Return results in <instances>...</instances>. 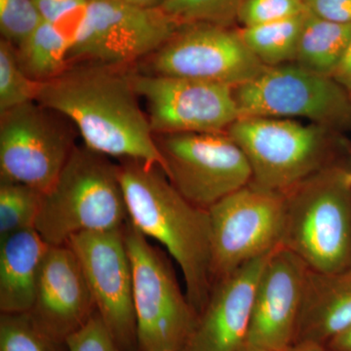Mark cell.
Masks as SVG:
<instances>
[{"label":"cell","mask_w":351,"mask_h":351,"mask_svg":"<svg viewBox=\"0 0 351 351\" xmlns=\"http://www.w3.org/2000/svg\"><path fill=\"white\" fill-rule=\"evenodd\" d=\"M41 83L36 101L71 120L84 145L105 156L160 166L149 119L138 101L132 73L122 66L83 62Z\"/></svg>","instance_id":"1"},{"label":"cell","mask_w":351,"mask_h":351,"mask_svg":"<svg viewBox=\"0 0 351 351\" xmlns=\"http://www.w3.org/2000/svg\"><path fill=\"white\" fill-rule=\"evenodd\" d=\"M119 170L128 221L169 252L184 276L186 297L199 315L214 285L208 210L186 200L160 166L122 159Z\"/></svg>","instance_id":"2"},{"label":"cell","mask_w":351,"mask_h":351,"mask_svg":"<svg viewBox=\"0 0 351 351\" xmlns=\"http://www.w3.org/2000/svg\"><path fill=\"white\" fill-rule=\"evenodd\" d=\"M127 221L119 165L83 145L44 193L34 228L50 246H62L73 235L119 230Z\"/></svg>","instance_id":"3"},{"label":"cell","mask_w":351,"mask_h":351,"mask_svg":"<svg viewBox=\"0 0 351 351\" xmlns=\"http://www.w3.org/2000/svg\"><path fill=\"white\" fill-rule=\"evenodd\" d=\"M284 193L281 245L314 271L351 267V173L334 164Z\"/></svg>","instance_id":"4"},{"label":"cell","mask_w":351,"mask_h":351,"mask_svg":"<svg viewBox=\"0 0 351 351\" xmlns=\"http://www.w3.org/2000/svg\"><path fill=\"white\" fill-rule=\"evenodd\" d=\"M331 130L316 123L250 117H239L226 132L250 163V184L284 193L334 165Z\"/></svg>","instance_id":"5"},{"label":"cell","mask_w":351,"mask_h":351,"mask_svg":"<svg viewBox=\"0 0 351 351\" xmlns=\"http://www.w3.org/2000/svg\"><path fill=\"white\" fill-rule=\"evenodd\" d=\"M138 351H182L198 314L182 293L169 261L127 221Z\"/></svg>","instance_id":"6"},{"label":"cell","mask_w":351,"mask_h":351,"mask_svg":"<svg viewBox=\"0 0 351 351\" xmlns=\"http://www.w3.org/2000/svg\"><path fill=\"white\" fill-rule=\"evenodd\" d=\"M240 117H302L330 129L351 122V97L332 77L295 64L271 66L233 87Z\"/></svg>","instance_id":"7"},{"label":"cell","mask_w":351,"mask_h":351,"mask_svg":"<svg viewBox=\"0 0 351 351\" xmlns=\"http://www.w3.org/2000/svg\"><path fill=\"white\" fill-rule=\"evenodd\" d=\"M214 283L282 244L285 193L247 184L208 209Z\"/></svg>","instance_id":"8"},{"label":"cell","mask_w":351,"mask_h":351,"mask_svg":"<svg viewBox=\"0 0 351 351\" xmlns=\"http://www.w3.org/2000/svg\"><path fill=\"white\" fill-rule=\"evenodd\" d=\"M164 172L189 202L209 209L250 184V163L226 132L157 136Z\"/></svg>","instance_id":"9"},{"label":"cell","mask_w":351,"mask_h":351,"mask_svg":"<svg viewBox=\"0 0 351 351\" xmlns=\"http://www.w3.org/2000/svg\"><path fill=\"white\" fill-rule=\"evenodd\" d=\"M181 25L160 7L138 6L128 0H90L86 24L69 61L123 68L154 54Z\"/></svg>","instance_id":"10"},{"label":"cell","mask_w":351,"mask_h":351,"mask_svg":"<svg viewBox=\"0 0 351 351\" xmlns=\"http://www.w3.org/2000/svg\"><path fill=\"white\" fill-rule=\"evenodd\" d=\"M154 75L235 87L267 69L240 38L239 29L211 23L182 25L152 55Z\"/></svg>","instance_id":"11"},{"label":"cell","mask_w":351,"mask_h":351,"mask_svg":"<svg viewBox=\"0 0 351 351\" xmlns=\"http://www.w3.org/2000/svg\"><path fill=\"white\" fill-rule=\"evenodd\" d=\"M38 101L1 115V181L27 184L45 193L57 181L75 149L71 135Z\"/></svg>","instance_id":"12"},{"label":"cell","mask_w":351,"mask_h":351,"mask_svg":"<svg viewBox=\"0 0 351 351\" xmlns=\"http://www.w3.org/2000/svg\"><path fill=\"white\" fill-rule=\"evenodd\" d=\"M138 97L147 106V119L157 136L226 132L240 114L233 88L219 83L132 73Z\"/></svg>","instance_id":"13"},{"label":"cell","mask_w":351,"mask_h":351,"mask_svg":"<svg viewBox=\"0 0 351 351\" xmlns=\"http://www.w3.org/2000/svg\"><path fill=\"white\" fill-rule=\"evenodd\" d=\"M66 245L80 261L97 313L112 338L122 351H138L133 274L124 228L80 233Z\"/></svg>","instance_id":"14"},{"label":"cell","mask_w":351,"mask_h":351,"mask_svg":"<svg viewBox=\"0 0 351 351\" xmlns=\"http://www.w3.org/2000/svg\"><path fill=\"white\" fill-rule=\"evenodd\" d=\"M309 267L280 245L270 254L258 278L247 343L267 351L293 346Z\"/></svg>","instance_id":"15"},{"label":"cell","mask_w":351,"mask_h":351,"mask_svg":"<svg viewBox=\"0 0 351 351\" xmlns=\"http://www.w3.org/2000/svg\"><path fill=\"white\" fill-rule=\"evenodd\" d=\"M97 313L80 261L69 245L50 246L39 272L31 316L53 339L64 343Z\"/></svg>","instance_id":"16"},{"label":"cell","mask_w":351,"mask_h":351,"mask_svg":"<svg viewBox=\"0 0 351 351\" xmlns=\"http://www.w3.org/2000/svg\"><path fill=\"white\" fill-rule=\"evenodd\" d=\"M270 254L244 263L214 283L182 351H239L246 345L256 289Z\"/></svg>","instance_id":"17"},{"label":"cell","mask_w":351,"mask_h":351,"mask_svg":"<svg viewBox=\"0 0 351 351\" xmlns=\"http://www.w3.org/2000/svg\"><path fill=\"white\" fill-rule=\"evenodd\" d=\"M350 326L351 267L336 272L309 269L293 346H324Z\"/></svg>","instance_id":"18"},{"label":"cell","mask_w":351,"mask_h":351,"mask_svg":"<svg viewBox=\"0 0 351 351\" xmlns=\"http://www.w3.org/2000/svg\"><path fill=\"white\" fill-rule=\"evenodd\" d=\"M50 245L36 228L0 237V311L29 313L36 302L39 272Z\"/></svg>","instance_id":"19"},{"label":"cell","mask_w":351,"mask_h":351,"mask_svg":"<svg viewBox=\"0 0 351 351\" xmlns=\"http://www.w3.org/2000/svg\"><path fill=\"white\" fill-rule=\"evenodd\" d=\"M351 40V24L332 22L306 11L294 64L332 77Z\"/></svg>","instance_id":"20"},{"label":"cell","mask_w":351,"mask_h":351,"mask_svg":"<svg viewBox=\"0 0 351 351\" xmlns=\"http://www.w3.org/2000/svg\"><path fill=\"white\" fill-rule=\"evenodd\" d=\"M16 48L23 69L36 82H49L71 66V45L44 21Z\"/></svg>","instance_id":"21"},{"label":"cell","mask_w":351,"mask_h":351,"mask_svg":"<svg viewBox=\"0 0 351 351\" xmlns=\"http://www.w3.org/2000/svg\"><path fill=\"white\" fill-rule=\"evenodd\" d=\"M304 13L269 24L241 27L245 45L267 68L294 63L301 36Z\"/></svg>","instance_id":"22"},{"label":"cell","mask_w":351,"mask_h":351,"mask_svg":"<svg viewBox=\"0 0 351 351\" xmlns=\"http://www.w3.org/2000/svg\"><path fill=\"white\" fill-rule=\"evenodd\" d=\"M43 193L19 184L1 181L0 184V237L19 230L34 228Z\"/></svg>","instance_id":"23"},{"label":"cell","mask_w":351,"mask_h":351,"mask_svg":"<svg viewBox=\"0 0 351 351\" xmlns=\"http://www.w3.org/2000/svg\"><path fill=\"white\" fill-rule=\"evenodd\" d=\"M41 83L27 75L18 58L17 48L0 41V113L36 101Z\"/></svg>","instance_id":"24"},{"label":"cell","mask_w":351,"mask_h":351,"mask_svg":"<svg viewBox=\"0 0 351 351\" xmlns=\"http://www.w3.org/2000/svg\"><path fill=\"white\" fill-rule=\"evenodd\" d=\"M0 351H68L66 343L53 339L29 313L2 314Z\"/></svg>","instance_id":"25"},{"label":"cell","mask_w":351,"mask_h":351,"mask_svg":"<svg viewBox=\"0 0 351 351\" xmlns=\"http://www.w3.org/2000/svg\"><path fill=\"white\" fill-rule=\"evenodd\" d=\"M244 0H166L161 5L164 12L180 24L211 23L230 25L237 20Z\"/></svg>","instance_id":"26"},{"label":"cell","mask_w":351,"mask_h":351,"mask_svg":"<svg viewBox=\"0 0 351 351\" xmlns=\"http://www.w3.org/2000/svg\"><path fill=\"white\" fill-rule=\"evenodd\" d=\"M44 22L54 27L71 45V53L82 38L90 0H34Z\"/></svg>","instance_id":"27"},{"label":"cell","mask_w":351,"mask_h":351,"mask_svg":"<svg viewBox=\"0 0 351 351\" xmlns=\"http://www.w3.org/2000/svg\"><path fill=\"white\" fill-rule=\"evenodd\" d=\"M34 0H0L2 39L18 47L43 22Z\"/></svg>","instance_id":"28"},{"label":"cell","mask_w":351,"mask_h":351,"mask_svg":"<svg viewBox=\"0 0 351 351\" xmlns=\"http://www.w3.org/2000/svg\"><path fill=\"white\" fill-rule=\"evenodd\" d=\"M306 11L304 0H244L237 20L242 27L269 24Z\"/></svg>","instance_id":"29"},{"label":"cell","mask_w":351,"mask_h":351,"mask_svg":"<svg viewBox=\"0 0 351 351\" xmlns=\"http://www.w3.org/2000/svg\"><path fill=\"white\" fill-rule=\"evenodd\" d=\"M64 343L68 351H122L97 313Z\"/></svg>","instance_id":"30"},{"label":"cell","mask_w":351,"mask_h":351,"mask_svg":"<svg viewBox=\"0 0 351 351\" xmlns=\"http://www.w3.org/2000/svg\"><path fill=\"white\" fill-rule=\"evenodd\" d=\"M307 12L332 22L351 24V0H304Z\"/></svg>","instance_id":"31"},{"label":"cell","mask_w":351,"mask_h":351,"mask_svg":"<svg viewBox=\"0 0 351 351\" xmlns=\"http://www.w3.org/2000/svg\"><path fill=\"white\" fill-rule=\"evenodd\" d=\"M332 78L351 95V40Z\"/></svg>","instance_id":"32"},{"label":"cell","mask_w":351,"mask_h":351,"mask_svg":"<svg viewBox=\"0 0 351 351\" xmlns=\"http://www.w3.org/2000/svg\"><path fill=\"white\" fill-rule=\"evenodd\" d=\"M326 351H351V326L323 346Z\"/></svg>","instance_id":"33"},{"label":"cell","mask_w":351,"mask_h":351,"mask_svg":"<svg viewBox=\"0 0 351 351\" xmlns=\"http://www.w3.org/2000/svg\"><path fill=\"white\" fill-rule=\"evenodd\" d=\"M136 5L149 7V8H158L161 7L166 0H128Z\"/></svg>","instance_id":"34"},{"label":"cell","mask_w":351,"mask_h":351,"mask_svg":"<svg viewBox=\"0 0 351 351\" xmlns=\"http://www.w3.org/2000/svg\"><path fill=\"white\" fill-rule=\"evenodd\" d=\"M288 351H326L323 346L315 345H295L291 346Z\"/></svg>","instance_id":"35"},{"label":"cell","mask_w":351,"mask_h":351,"mask_svg":"<svg viewBox=\"0 0 351 351\" xmlns=\"http://www.w3.org/2000/svg\"><path fill=\"white\" fill-rule=\"evenodd\" d=\"M239 351H267L263 350V348H257V346H253L246 343L243 348H240Z\"/></svg>","instance_id":"36"},{"label":"cell","mask_w":351,"mask_h":351,"mask_svg":"<svg viewBox=\"0 0 351 351\" xmlns=\"http://www.w3.org/2000/svg\"><path fill=\"white\" fill-rule=\"evenodd\" d=\"M350 97H351V95H350Z\"/></svg>","instance_id":"37"},{"label":"cell","mask_w":351,"mask_h":351,"mask_svg":"<svg viewBox=\"0 0 351 351\" xmlns=\"http://www.w3.org/2000/svg\"></svg>","instance_id":"38"}]
</instances>
